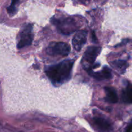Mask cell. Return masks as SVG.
I'll return each mask as SVG.
<instances>
[{
    "label": "cell",
    "instance_id": "cell-1",
    "mask_svg": "<svg viewBox=\"0 0 132 132\" xmlns=\"http://www.w3.org/2000/svg\"><path fill=\"white\" fill-rule=\"evenodd\" d=\"M73 64V59H67L55 65L46 67L45 73L53 84L61 85L70 78Z\"/></svg>",
    "mask_w": 132,
    "mask_h": 132
},
{
    "label": "cell",
    "instance_id": "cell-2",
    "mask_svg": "<svg viewBox=\"0 0 132 132\" xmlns=\"http://www.w3.org/2000/svg\"><path fill=\"white\" fill-rule=\"evenodd\" d=\"M51 21L53 24H55L59 31L64 34H72L79 28V25L76 21V19L72 18L63 19L53 18Z\"/></svg>",
    "mask_w": 132,
    "mask_h": 132
},
{
    "label": "cell",
    "instance_id": "cell-3",
    "mask_svg": "<svg viewBox=\"0 0 132 132\" xmlns=\"http://www.w3.org/2000/svg\"><path fill=\"white\" fill-rule=\"evenodd\" d=\"M32 30L33 27L30 24L24 25L21 30L18 37V48L21 49L25 46H30L32 44L34 39Z\"/></svg>",
    "mask_w": 132,
    "mask_h": 132
},
{
    "label": "cell",
    "instance_id": "cell-4",
    "mask_svg": "<svg viewBox=\"0 0 132 132\" xmlns=\"http://www.w3.org/2000/svg\"><path fill=\"white\" fill-rule=\"evenodd\" d=\"M101 52V48L100 46H89L86 49L83 55L82 59V64L86 70H92L91 67L95 62L98 55Z\"/></svg>",
    "mask_w": 132,
    "mask_h": 132
},
{
    "label": "cell",
    "instance_id": "cell-5",
    "mask_svg": "<svg viewBox=\"0 0 132 132\" xmlns=\"http://www.w3.org/2000/svg\"><path fill=\"white\" fill-rule=\"evenodd\" d=\"M70 52V47L64 42H54L49 45L46 48V53L50 55L67 56Z\"/></svg>",
    "mask_w": 132,
    "mask_h": 132
},
{
    "label": "cell",
    "instance_id": "cell-6",
    "mask_svg": "<svg viewBox=\"0 0 132 132\" xmlns=\"http://www.w3.org/2000/svg\"><path fill=\"white\" fill-rule=\"evenodd\" d=\"M96 129L99 132H111L112 126L108 119L101 115H95L93 118Z\"/></svg>",
    "mask_w": 132,
    "mask_h": 132
},
{
    "label": "cell",
    "instance_id": "cell-7",
    "mask_svg": "<svg viewBox=\"0 0 132 132\" xmlns=\"http://www.w3.org/2000/svg\"><path fill=\"white\" fill-rule=\"evenodd\" d=\"M87 34V31L85 30H78L76 32V35L72 40V45H73V48L76 51L79 52L85 44L86 43Z\"/></svg>",
    "mask_w": 132,
    "mask_h": 132
},
{
    "label": "cell",
    "instance_id": "cell-8",
    "mask_svg": "<svg viewBox=\"0 0 132 132\" xmlns=\"http://www.w3.org/2000/svg\"><path fill=\"white\" fill-rule=\"evenodd\" d=\"M88 72L97 81L109 79L112 76V71H111L110 68H108V67H104L100 72H93L92 70H88Z\"/></svg>",
    "mask_w": 132,
    "mask_h": 132
},
{
    "label": "cell",
    "instance_id": "cell-9",
    "mask_svg": "<svg viewBox=\"0 0 132 132\" xmlns=\"http://www.w3.org/2000/svg\"><path fill=\"white\" fill-rule=\"evenodd\" d=\"M106 94V101L110 103H116L118 101V97L116 90L112 87H105L104 88Z\"/></svg>",
    "mask_w": 132,
    "mask_h": 132
},
{
    "label": "cell",
    "instance_id": "cell-10",
    "mask_svg": "<svg viewBox=\"0 0 132 132\" xmlns=\"http://www.w3.org/2000/svg\"><path fill=\"white\" fill-rule=\"evenodd\" d=\"M111 64L113 66L115 69L119 71L121 73H125V71L126 70V68H128V64L126 62V61L124 60L114 61L112 63H111Z\"/></svg>",
    "mask_w": 132,
    "mask_h": 132
},
{
    "label": "cell",
    "instance_id": "cell-11",
    "mask_svg": "<svg viewBox=\"0 0 132 132\" xmlns=\"http://www.w3.org/2000/svg\"><path fill=\"white\" fill-rule=\"evenodd\" d=\"M132 97V88L130 82L128 83L126 89L122 92V99L125 103L131 104Z\"/></svg>",
    "mask_w": 132,
    "mask_h": 132
},
{
    "label": "cell",
    "instance_id": "cell-12",
    "mask_svg": "<svg viewBox=\"0 0 132 132\" xmlns=\"http://www.w3.org/2000/svg\"><path fill=\"white\" fill-rule=\"evenodd\" d=\"M19 0H12L11 4L10 6L7 7V12L8 14L10 15V16H14L16 14L17 12H18V9H17V5H18V2Z\"/></svg>",
    "mask_w": 132,
    "mask_h": 132
},
{
    "label": "cell",
    "instance_id": "cell-13",
    "mask_svg": "<svg viewBox=\"0 0 132 132\" xmlns=\"http://www.w3.org/2000/svg\"><path fill=\"white\" fill-rule=\"evenodd\" d=\"M125 132H132V125L131 123H130L127 127L126 128V130H125Z\"/></svg>",
    "mask_w": 132,
    "mask_h": 132
},
{
    "label": "cell",
    "instance_id": "cell-14",
    "mask_svg": "<svg viewBox=\"0 0 132 132\" xmlns=\"http://www.w3.org/2000/svg\"><path fill=\"white\" fill-rule=\"evenodd\" d=\"M92 41L94 43H97V37H96V36L95 35V33L94 32H92Z\"/></svg>",
    "mask_w": 132,
    "mask_h": 132
}]
</instances>
